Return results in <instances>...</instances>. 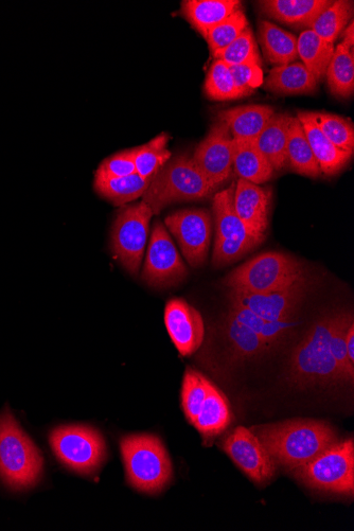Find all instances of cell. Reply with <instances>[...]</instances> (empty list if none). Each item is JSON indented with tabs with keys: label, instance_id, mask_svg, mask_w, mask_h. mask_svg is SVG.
Returning <instances> with one entry per match:
<instances>
[{
	"label": "cell",
	"instance_id": "7bdbcfd3",
	"mask_svg": "<svg viewBox=\"0 0 354 531\" xmlns=\"http://www.w3.org/2000/svg\"><path fill=\"white\" fill-rule=\"evenodd\" d=\"M353 22L351 21L350 22V25L347 27L346 31H345V34H344V40L343 42L341 43L342 45H344L345 47L353 50V45H354V29H353Z\"/></svg>",
	"mask_w": 354,
	"mask_h": 531
},
{
	"label": "cell",
	"instance_id": "1f68e13d",
	"mask_svg": "<svg viewBox=\"0 0 354 531\" xmlns=\"http://www.w3.org/2000/svg\"><path fill=\"white\" fill-rule=\"evenodd\" d=\"M226 335L237 358H252L267 350L268 345L262 336L228 313L226 317Z\"/></svg>",
	"mask_w": 354,
	"mask_h": 531
},
{
	"label": "cell",
	"instance_id": "4fadbf2b",
	"mask_svg": "<svg viewBox=\"0 0 354 531\" xmlns=\"http://www.w3.org/2000/svg\"><path fill=\"white\" fill-rule=\"evenodd\" d=\"M222 449L254 483L262 485L272 481L277 466L251 430L237 428L224 439Z\"/></svg>",
	"mask_w": 354,
	"mask_h": 531
},
{
	"label": "cell",
	"instance_id": "5bb4252c",
	"mask_svg": "<svg viewBox=\"0 0 354 531\" xmlns=\"http://www.w3.org/2000/svg\"><path fill=\"white\" fill-rule=\"evenodd\" d=\"M232 133L222 121L211 126L192 156L194 164L209 183L219 188L232 173L233 168Z\"/></svg>",
	"mask_w": 354,
	"mask_h": 531
},
{
	"label": "cell",
	"instance_id": "ab89813d",
	"mask_svg": "<svg viewBox=\"0 0 354 531\" xmlns=\"http://www.w3.org/2000/svg\"><path fill=\"white\" fill-rule=\"evenodd\" d=\"M132 149L116 153L104 161L99 166L95 177L99 179H113V177H125L135 174Z\"/></svg>",
	"mask_w": 354,
	"mask_h": 531
},
{
	"label": "cell",
	"instance_id": "ac0fdd59",
	"mask_svg": "<svg viewBox=\"0 0 354 531\" xmlns=\"http://www.w3.org/2000/svg\"><path fill=\"white\" fill-rule=\"evenodd\" d=\"M332 3L331 0H263L258 6L270 19L308 30Z\"/></svg>",
	"mask_w": 354,
	"mask_h": 531
},
{
	"label": "cell",
	"instance_id": "74e56055",
	"mask_svg": "<svg viewBox=\"0 0 354 531\" xmlns=\"http://www.w3.org/2000/svg\"><path fill=\"white\" fill-rule=\"evenodd\" d=\"M352 324L353 318L348 313H339L333 316L330 347L343 381H352L354 376V365L349 362L346 350V336Z\"/></svg>",
	"mask_w": 354,
	"mask_h": 531
},
{
	"label": "cell",
	"instance_id": "b9f144b4",
	"mask_svg": "<svg viewBox=\"0 0 354 531\" xmlns=\"http://www.w3.org/2000/svg\"><path fill=\"white\" fill-rule=\"evenodd\" d=\"M346 350L349 362L354 365V324H352L346 336Z\"/></svg>",
	"mask_w": 354,
	"mask_h": 531
},
{
	"label": "cell",
	"instance_id": "ffe728a7",
	"mask_svg": "<svg viewBox=\"0 0 354 531\" xmlns=\"http://www.w3.org/2000/svg\"><path fill=\"white\" fill-rule=\"evenodd\" d=\"M275 114L270 105L251 104L222 111L219 121L225 123L234 139L255 140Z\"/></svg>",
	"mask_w": 354,
	"mask_h": 531
},
{
	"label": "cell",
	"instance_id": "2e32d148",
	"mask_svg": "<svg viewBox=\"0 0 354 531\" xmlns=\"http://www.w3.org/2000/svg\"><path fill=\"white\" fill-rule=\"evenodd\" d=\"M165 324L175 347L184 357L198 351L205 338L203 318L183 299H172L165 309Z\"/></svg>",
	"mask_w": 354,
	"mask_h": 531
},
{
	"label": "cell",
	"instance_id": "9c48e42d",
	"mask_svg": "<svg viewBox=\"0 0 354 531\" xmlns=\"http://www.w3.org/2000/svg\"><path fill=\"white\" fill-rule=\"evenodd\" d=\"M49 441L60 462L79 474H93L106 456L103 437L91 427H59L50 433Z\"/></svg>",
	"mask_w": 354,
	"mask_h": 531
},
{
	"label": "cell",
	"instance_id": "d590c367",
	"mask_svg": "<svg viewBox=\"0 0 354 531\" xmlns=\"http://www.w3.org/2000/svg\"><path fill=\"white\" fill-rule=\"evenodd\" d=\"M206 96L215 101H228L243 98L235 84L229 66L215 60L210 66L204 85Z\"/></svg>",
	"mask_w": 354,
	"mask_h": 531
},
{
	"label": "cell",
	"instance_id": "4dcf8cb0",
	"mask_svg": "<svg viewBox=\"0 0 354 531\" xmlns=\"http://www.w3.org/2000/svg\"><path fill=\"white\" fill-rule=\"evenodd\" d=\"M170 136L166 133L154 137L148 144L132 149L136 172L143 179L153 177L170 161L172 153L167 149Z\"/></svg>",
	"mask_w": 354,
	"mask_h": 531
},
{
	"label": "cell",
	"instance_id": "836d02e7",
	"mask_svg": "<svg viewBox=\"0 0 354 531\" xmlns=\"http://www.w3.org/2000/svg\"><path fill=\"white\" fill-rule=\"evenodd\" d=\"M212 385L214 384L198 371L190 368L186 370L182 389V406L186 418L192 426L202 410Z\"/></svg>",
	"mask_w": 354,
	"mask_h": 531
},
{
	"label": "cell",
	"instance_id": "7402d4cb",
	"mask_svg": "<svg viewBox=\"0 0 354 531\" xmlns=\"http://www.w3.org/2000/svg\"><path fill=\"white\" fill-rule=\"evenodd\" d=\"M241 6L238 0H186L181 11L191 26L205 38L212 28L241 10Z\"/></svg>",
	"mask_w": 354,
	"mask_h": 531
},
{
	"label": "cell",
	"instance_id": "7c38bea8",
	"mask_svg": "<svg viewBox=\"0 0 354 531\" xmlns=\"http://www.w3.org/2000/svg\"><path fill=\"white\" fill-rule=\"evenodd\" d=\"M187 274L186 265L176 250L166 226L161 222H155L147 250L143 279L150 286L165 288L180 283Z\"/></svg>",
	"mask_w": 354,
	"mask_h": 531
},
{
	"label": "cell",
	"instance_id": "603a6c76",
	"mask_svg": "<svg viewBox=\"0 0 354 531\" xmlns=\"http://www.w3.org/2000/svg\"><path fill=\"white\" fill-rule=\"evenodd\" d=\"M233 167L241 180L255 185L268 183L274 175L272 165L255 140L234 139Z\"/></svg>",
	"mask_w": 354,
	"mask_h": 531
},
{
	"label": "cell",
	"instance_id": "4316f807",
	"mask_svg": "<svg viewBox=\"0 0 354 531\" xmlns=\"http://www.w3.org/2000/svg\"><path fill=\"white\" fill-rule=\"evenodd\" d=\"M232 421L229 404L219 389L212 385L202 406V410L193 426L206 438L223 433Z\"/></svg>",
	"mask_w": 354,
	"mask_h": 531
},
{
	"label": "cell",
	"instance_id": "7a4b0ae2",
	"mask_svg": "<svg viewBox=\"0 0 354 531\" xmlns=\"http://www.w3.org/2000/svg\"><path fill=\"white\" fill-rule=\"evenodd\" d=\"M43 469L40 450L5 410L0 414V480L11 490H26L40 482Z\"/></svg>",
	"mask_w": 354,
	"mask_h": 531
},
{
	"label": "cell",
	"instance_id": "484cf974",
	"mask_svg": "<svg viewBox=\"0 0 354 531\" xmlns=\"http://www.w3.org/2000/svg\"><path fill=\"white\" fill-rule=\"evenodd\" d=\"M298 58L309 70L317 83L322 82L334 53V46L312 31L305 30L297 39Z\"/></svg>",
	"mask_w": 354,
	"mask_h": 531
},
{
	"label": "cell",
	"instance_id": "5b68a950",
	"mask_svg": "<svg viewBox=\"0 0 354 531\" xmlns=\"http://www.w3.org/2000/svg\"><path fill=\"white\" fill-rule=\"evenodd\" d=\"M306 279L303 265L282 253H264L245 262L224 279L230 290L249 294H263L287 289Z\"/></svg>",
	"mask_w": 354,
	"mask_h": 531
},
{
	"label": "cell",
	"instance_id": "f1b7e54d",
	"mask_svg": "<svg viewBox=\"0 0 354 531\" xmlns=\"http://www.w3.org/2000/svg\"><path fill=\"white\" fill-rule=\"evenodd\" d=\"M150 183L137 173L113 179L95 177V190L102 198L122 206L143 197Z\"/></svg>",
	"mask_w": 354,
	"mask_h": 531
},
{
	"label": "cell",
	"instance_id": "d4e9b609",
	"mask_svg": "<svg viewBox=\"0 0 354 531\" xmlns=\"http://www.w3.org/2000/svg\"><path fill=\"white\" fill-rule=\"evenodd\" d=\"M258 39L264 58L277 66L294 63L298 59L297 38L269 21L258 25Z\"/></svg>",
	"mask_w": 354,
	"mask_h": 531
},
{
	"label": "cell",
	"instance_id": "d6986e66",
	"mask_svg": "<svg viewBox=\"0 0 354 531\" xmlns=\"http://www.w3.org/2000/svg\"><path fill=\"white\" fill-rule=\"evenodd\" d=\"M297 119L302 123L309 145L318 166L321 168L322 174L331 176L342 171L353 155L336 148L331 143L316 125L312 112L300 111L297 113Z\"/></svg>",
	"mask_w": 354,
	"mask_h": 531
},
{
	"label": "cell",
	"instance_id": "9a60e30c",
	"mask_svg": "<svg viewBox=\"0 0 354 531\" xmlns=\"http://www.w3.org/2000/svg\"><path fill=\"white\" fill-rule=\"evenodd\" d=\"M306 283V279H303L287 289L263 294L230 291V306L249 309L267 322L285 320L292 317L302 304Z\"/></svg>",
	"mask_w": 354,
	"mask_h": 531
},
{
	"label": "cell",
	"instance_id": "e575fe53",
	"mask_svg": "<svg viewBox=\"0 0 354 531\" xmlns=\"http://www.w3.org/2000/svg\"><path fill=\"white\" fill-rule=\"evenodd\" d=\"M316 125L322 130L331 143L350 155L354 151V128L350 119L329 114L312 113Z\"/></svg>",
	"mask_w": 354,
	"mask_h": 531
},
{
	"label": "cell",
	"instance_id": "8fae6325",
	"mask_svg": "<svg viewBox=\"0 0 354 531\" xmlns=\"http://www.w3.org/2000/svg\"><path fill=\"white\" fill-rule=\"evenodd\" d=\"M165 226L179 243L192 268L205 263L211 244L212 219L206 209H183L165 219Z\"/></svg>",
	"mask_w": 354,
	"mask_h": 531
},
{
	"label": "cell",
	"instance_id": "cb8c5ba5",
	"mask_svg": "<svg viewBox=\"0 0 354 531\" xmlns=\"http://www.w3.org/2000/svg\"><path fill=\"white\" fill-rule=\"evenodd\" d=\"M317 84L303 63L294 62L274 67L262 85L278 95H309L317 90Z\"/></svg>",
	"mask_w": 354,
	"mask_h": 531
},
{
	"label": "cell",
	"instance_id": "8d00e7d4",
	"mask_svg": "<svg viewBox=\"0 0 354 531\" xmlns=\"http://www.w3.org/2000/svg\"><path fill=\"white\" fill-rule=\"evenodd\" d=\"M215 60H220L228 66L242 64L261 65L257 43L253 30L249 27L244 30L232 44L222 50L212 53Z\"/></svg>",
	"mask_w": 354,
	"mask_h": 531
},
{
	"label": "cell",
	"instance_id": "f546056e",
	"mask_svg": "<svg viewBox=\"0 0 354 531\" xmlns=\"http://www.w3.org/2000/svg\"><path fill=\"white\" fill-rule=\"evenodd\" d=\"M325 78L333 96L350 98L354 92L353 50L342 44L336 47Z\"/></svg>",
	"mask_w": 354,
	"mask_h": 531
},
{
	"label": "cell",
	"instance_id": "83f0119b",
	"mask_svg": "<svg viewBox=\"0 0 354 531\" xmlns=\"http://www.w3.org/2000/svg\"><path fill=\"white\" fill-rule=\"evenodd\" d=\"M288 165L297 174L318 177L322 175L309 145L302 123L293 117L287 147Z\"/></svg>",
	"mask_w": 354,
	"mask_h": 531
},
{
	"label": "cell",
	"instance_id": "d6a6232c",
	"mask_svg": "<svg viewBox=\"0 0 354 531\" xmlns=\"http://www.w3.org/2000/svg\"><path fill=\"white\" fill-rule=\"evenodd\" d=\"M353 16V2L336 0L325 10L310 28L318 37L333 44L339 39L343 29L348 26Z\"/></svg>",
	"mask_w": 354,
	"mask_h": 531
},
{
	"label": "cell",
	"instance_id": "8992f818",
	"mask_svg": "<svg viewBox=\"0 0 354 531\" xmlns=\"http://www.w3.org/2000/svg\"><path fill=\"white\" fill-rule=\"evenodd\" d=\"M333 315L323 316L307 332L291 357V378L298 385L343 381L330 347Z\"/></svg>",
	"mask_w": 354,
	"mask_h": 531
},
{
	"label": "cell",
	"instance_id": "60d3db41",
	"mask_svg": "<svg viewBox=\"0 0 354 531\" xmlns=\"http://www.w3.org/2000/svg\"><path fill=\"white\" fill-rule=\"evenodd\" d=\"M235 84L242 97L253 95L263 84V70L258 64L229 66Z\"/></svg>",
	"mask_w": 354,
	"mask_h": 531
},
{
	"label": "cell",
	"instance_id": "52a82bcc",
	"mask_svg": "<svg viewBox=\"0 0 354 531\" xmlns=\"http://www.w3.org/2000/svg\"><path fill=\"white\" fill-rule=\"evenodd\" d=\"M235 187L234 184L217 192L212 201L216 225L214 254H212L215 267L238 261L265 239L253 234L237 216L234 207Z\"/></svg>",
	"mask_w": 354,
	"mask_h": 531
},
{
	"label": "cell",
	"instance_id": "e0dca14e",
	"mask_svg": "<svg viewBox=\"0 0 354 531\" xmlns=\"http://www.w3.org/2000/svg\"><path fill=\"white\" fill-rule=\"evenodd\" d=\"M272 190L239 179L235 187L234 207L242 223L259 237H265L269 227Z\"/></svg>",
	"mask_w": 354,
	"mask_h": 531
},
{
	"label": "cell",
	"instance_id": "6da1fadb",
	"mask_svg": "<svg viewBox=\"0 0 354 531\" xmlns=\"http://www.w3.org/2000/svg\"><path fill=\"white\" fill-rule=\"evenodd\" d=\"M269 452L276 466L290 471L306 465L339 441L327 423L290 420L251 430Z\"/></svg>",
	"mask_w": 354,
	"mask_h": 531
},
{
	"label": "cell",
	"instance_id": "ba28073f",
	"mask_svg": "<svg viewBox=\"0 0 354 531\" xmlns=\"http://www.w3.org/2000/svg\"><path fill=\"white\" fill-rule=\"evenodd\" d=\"M296 479L310 488L350 495L354 493V445L349 438L317 455L306 465L292 470Z\"/></svg>",
	"mask_w": 354,
	"mask_h": 531
},
{
	"label": "cell",
	"instance_id": "44dd1931",
	"mask_svg": "<svg viewBox=\"0 0 354 531\" xmlns=\"http://www.w3.org/2000/svg\"><path fill=\"white\" fill-rule=\"evenodd\" d=\"M293 117L288 113H275L255 139L262 154L267 157L274 171L288 165L287 147Z\"/></svg>",
	"mask_w": 354,
	"mask_h": 531
},
{
	"label": "cell",
	"instance_id": "277c9868",
	"mask_svg": "<svg viewBox=\"0 0 354 531\" xmlns=\"http://www.w3.org/2000/svg\"><path fill=\"white\" fill-rule=\"evenodd\" d=\"M127 481L137 491L156 494L172 480V463L161 439L155 435H130L120 441Z\"/></svg>",
	"mask_w": 354,
	"mask_h": 531
},
{
	"label": "cell",
	"instance_id": "f35d334b",
	"mask_svg": "<svg viewBox=\"0 0 354 531\" xmlns=\"http://www.w3.org/2000/svg\"><path fill=\"white\" fill-rule=\"evenodd\" d=\"M249 27L246 15L242 10H238L229 15L222 23L212 28L204 39L209 46L210 52L215 53L232 44Z\"/></svg>",
	"mask_w": 354,
	"mask_h": 531
},
{
	"label": "cell",
	"instance_id": "30bf717a",
	"mask_svg": "<svg viewBox=\"0 0 354 531\" xmlns=\"http://www.w3.org/2000/svg\"><path fill=\"white\" fill-rule=\"evenodd\" d=\"M152 209L144 201L122 207L112 229V246L119 262L138 275L148 242Z\"/></svg>",
	"mask_w": 354,
	"mask_h": 531
},
{
	"label": "cell",
	"instance_id": "3957f363",
	"mask_svg": "<svg viewBox=\"0 0 354 531\" xmlns=\"http://www.w3.org/2000/svg\"><path fill=\"white\" fill-rule=\"evenodd\" d=\"M217 189L197 168L192 157L179 155L171 158L153 177L143 197L153 214L158 215L174 203L205 200Z\"/></svg>",
	"mask_w": 354,
	"mask_h": 531
}]
</instances>
